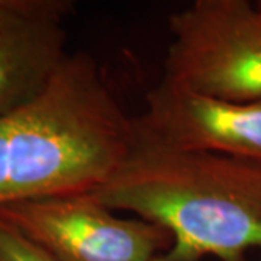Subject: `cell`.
I'll list each match as a JSON object with an SVG mask.
<instances>
[{
  "label": "cell",
  "instance_id": "obj_8",
  "mask_svg": "<svg viewBox=\"0 0 261 261\" xmlns=\"http://www.w3.org/2000/svg\"><path fill=\"white\" fill-rule=\"evenodd\" d=\"M151 261H171V260L168 258L167 255H157L155 258H152Z\"/></svg>",
  "mask_w": 261,
  "mask_h": 261
},
{
  "label": "cell",
  "instance_id": "obj_9",
  "mask_svg": "<svg viewBox=\"0 0 261 261\" xmlns=\"http://www.w3.org/2000/svg\"><path fill=\"white\" fill-rule=\"evenodd\" d=\"M258 5H260V6H261V3H258Z\"/></svg>",
  "mask_w": 261,
  "mask_h": 261
},
{
  "label": "cell",
  "instance_id": "obj_5",
  "mask_svg": "<svg viewBox=\"0 0 261 261\" xmlns=\"http://www.w3.org/2000/svg\"><path fill=\"white\" fill-rule=\"evenodd\" d=\"M134 126L140 140L164 148L261 161V100L218 99L161 79Z\"/></svg>",
  "mask_w": 261,
  "mask_h": 261
},
{
  "label": "cell",
  "instance_id": "obj_4",
  "mask_svg": "<svg viewBox=\"0 0 261 261\" xmlns=\"http://www.w3.org/2000/svg\"><path fill=\"white\" fill-rule=\"evenodd\" d=\"M0 218L58 261H151L171 247L164 228L119 216L92 193L9 202Z\"/></svg>",
  "mask_w": 261,
  "mask_h": 261
},
{
  "label": "cell",
  "instance_id": "obj_1",
  "mask_svg": "<svg viewBox=\"0 0 261 261\" xmlns=\"http://www.w3.org/2000/svg\"><path fill=\"white\" fill-rule=\"evenodd\" d=\"M90 193L164 228L171 261H244L261 250V161L164 148L135 135L122 167Z\"/></svg>",
  "mask_w": 261,
  "mask_h": 261
},
{
  "label": "cell",
  "instance_id": "obj_7",
  "mask_svg": "<svg viewBox=\"0 0 261 261\" xmlns=\"http://www.w3.org/2000/svg\"><path fill=\"white\" fill-rule=\"evenodd\" d=\"M0 261H58L0 218Z\"/></svg>",
  "mask_w": 261,
  "mask_h": 261
},
{
  "label": "cell",
  "instance_id": "obj_3",
  "mask_svg": "<svg viewBox=\"0 0 261 261\" xmlns=\"http://www.w3.org/2000/svg\"><path fill=\"white\" fill-rule=\"evenodd\" d=\"M163 80L225 100H261V6L195 0L168 16Z\"/></svg>",
  "mask_w": 261,
  "mask_h": 261
},
{
  "label": "cell",
  "instance_id": "obj_2",
  "mask_svg": "<svg viewBox=\"0 0 261 261\" xmlns=\"http://www.w3.org/2000/svg\"><path fill=\"white\" fill-rule=\"evenodd\" d=\"M5 118L6 203L94 192L122 167L135 141L134 118L87 53L68 54L41 94Z\"/></svg>",
  "mask_w": 261,
  "mask_h": 261
},
{
  "label": "cell",
  "instance_id": "obj_6",
  "mask_svg": "<svg viewBox=\"0 0 261 261\" xmlns=\"http://www.w3.org/2000/svg\"><path fill=\"white\" fill-rule=\"evenodd\" d=\"M70 0H0V118L32 102L63 64Z\"/></svg>",
  "mask_w": 261,
  "mask_h": 261
}]
</instances>
